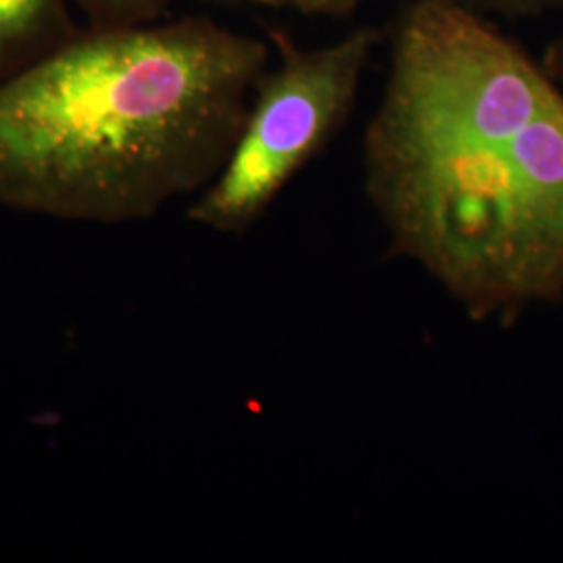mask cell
I'll use <instances>...</instances> for the list:
<instances>
[{
  "label": "cell",
  "mask_w": 563,
  "mask_h": 563,
  "mask_svg": "<svg viewBox=\"0 0 563 563\" xmlns=\"http://www.w3.org/2000/svg\"><path fill=\"white\" fill-rule=\"evenodd\" d=\"M467 9L484 18L504 20H537L563 11V0H460Z\"/></svg>",
  "instance_id": "obj_7"
},
{
  "label": "cell",
  "mask_w": 563,
  "mask_h": 563,
  "mask_svg": "<svg viewBox=\"0 0 563 563\" xmlns=\"http://www.w3.org/2000/svg\"><path fill=\"white\" fill-rule=\"evenodd\" d=\"M241 134L213 181L195 197L188 220L242 236L262 222L288 184L318 159L351 118L383 34L357 25L322 46L274 34Z\"/></svg>",
  "instance_id": "obj_3"
},
{
  "label": "cell",
  "mask_w": 563,
  "mask_h": 563,
  "mask_svg": "<svg viewBox=\"0 0 563 563\" xmlns=\"http://www.w3.org/2000/svg\"><path fill=\"white\" fill-rule=\"evenodd\" d=\"M390 253L478 323L563 301V90L460 0H407L365 125Z\"/></svg>",
  "instance_id": "obj_1"
},
{
  "label": "cell",
  "mask_w": 563,
  "mask_h": 563,
  "mask_svg": "<svg viewBox=\"0 0 563 563\" xmlns=\"http://www.w3.org/2000/svg\"><path fill=\"white\" fill-rule=\"evenodd\" d=\"M71 0H0V80L48 55L78 30Z\"/></svg>",
  "instance_id": "obj_4"
},
{
  "label": "cell",
  "mask_w": 563,
  "mask_h": 563,
  "mask_svg": "<svg viewBox=\"0 0 563 563\" xmlns=\"http://www.w3.org/2000/svg\"><path fill=\"white\" fill-rule=\"evenodd\" d=\"M272 59L269 42L197 15L76 32L0 80V207L120 225L197 197Z\"/></svg>",
  "instance_id": "obj_2"
},
{
  "label": "cell",
  "mask_w": 563,
  "mask_h": 563,
  "mask_svg": "<svg viewBox=\"0 0 563 563\" xmlns=\"http://www.w3.org/2000/svg\"><path fill=\"white\" fill-rule=\"evenodd\" d=\"M211 2H225V4H249V7H262L274 11L297 13L302 18H328L339 20L355 13L363 2L367 0H211Z\"/></svg>",
  "instance_id": "obj_6"
},
{
  "label": "cell",
  "mask_w": 563,
  "mask_h": 563,
  "mask_svg": "<svg viewBox=\"0 0 563 563\" xmlns=\"http://www.w3.org/2000/svg\"><path fill=\"white\" fill-rule=\"evenodd\" d=\"M95 27L159 21L174 0H71Z\"/></svg>",
  "instance_id": "obj_5"
},
{
  "label": "cell",
  "mask_w": 563,
  "mask_h": 563,
  "mask_svg": "<svg viewBox=\"0 0 563 563\" xmlns=\"http://www.w3.org/2000/svg\"><path fill=\"white\" fill-rule=\"evenodd\" d=\"M543 67L563 90V34L549 44L543 57Z\"/></svg>",
  "instance_id": "obj_8"
}]
</instances>
